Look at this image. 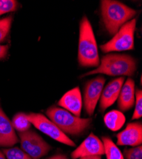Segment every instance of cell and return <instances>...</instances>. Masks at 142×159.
<instances>
[{"instance_id":"21","label":"cell","mask_w":142,"mask_h":159,"mask_svg":"<svg viewBox=\"0 0 142 159\" xmlns=\"http://www.w3.org/2000/svg\"><path fill=\"white\" fill-rule=\"evenodd\" d=\"M122 154L126 159H142L141 145L131 148H125Z\"/></svg>"},{"instance_id":"7","label":"cell","mask_w":142,"mask_h":159,"mask_svg":"<svg viewBox=\"0 0 142 159\" xmlns=\"http://www.w3.org/2000/svg\"><path fill=\"white\" fill-rule=\"evenodd\" d=\"M28 120L36 129L40 130L45 134L48 136L52 139L59 143H63L70 147H75V143L69 138L67 135L62 132L60 129L50 119L40 113H30L25 114Z\"/></svg>"},{"instance_id":"6","label":"cell","mask_w":142,"mask_h":159,"mask_svg":"<svg viewBox=\"0 0 142 159\" xmlns=\"http://www.w3.org/2000/svg\"><path fill=\"white\" fill-rule=\"evenodd\" d=\"M21 149L32 159H40L51 150V146L33 130L19 132Z\"/></svg>"},{"instance_id":"8","label":"cell","mask_w":142,"mask_h":159,"mask_svg":"<svg viewBox=\"0 0 142 159\" xmlns=\"http://www.w3.org/2000/svg\"><path fill=\"white\" fill-rule=\"evenodd\" d=\"M105 84V78L103 76H98L86 84L84 95V104L85 110L89 116L93 115Z\"/></svg>"},{"instance_id":"25","label":"cell","mask_w":142,"mask_h":159,"mask_svg":"<svg viewBox=\"0 0 142 159\" xmlns=\"http://www.w3.org/2000/svg\"><path fill=\"white\" fill-rule=\"evenodd\" d=\"M79 159H101V155H94V156H88L80 158Z\"/></svg>"},{"instance_id":"3","label":"cell","mask_w":142,"mask_h":159,"mask_svg":"<svg viewBox=\"0 0 142 159\" xmlns=\"http://www.w3.org/2000/svg\"><path fill=\"white\" fill-rule=\"evenodd\" d=\"M136 70V62L130 56L109 54L101 58L95 70L82 75L81 77L101 73L109 76H132Z\"/></svg>"},{"instance_id":"1","label":"cell","mask_w":142,"mask_h":159,"mask_svg":"<svg viewBox=\"0 0 142 159\" xmlns=\"http://www.w3.org/2000/svg\"><path fill=\"white\" fill-rule=\"evenodd\" d=\"M101 10L103 23L110 35H115L124 24L136 14L135 10L112 0L101 1Z\"/></svg>"},{"instance_id":"2","label":"cell","mask_w":142,"mask_h":159,"mask_svg":"<svg viewBox=\"0 0 142 159\" xmlns=\"http://www.w3.org/2000/svg\"><path fill=\"white\" fill-rule=\"evenodd\" d=\"M78 61L84 67H98L100 63L93 30L86 17L82 18L80 24Z\"/></svg>"},{"instance_id":"10","label":"cell","mask_w":142,"mask_h":159,"mask_svg":"<svg viewBox=\"0 0 142 159\" xmlns=\"http://www.w3.org/2000/svg\"><path fill=\"white\" fill-rule=\"evenodd\" d=\"M117 144L135 147L142 143V124L136 122L128 124L126 127L117 134Z\"/></svg>"},{"instance_id":"17","label":"cell","mask_w":142,"mask_h":159,"mask_svg":"<svg viewBox=\"0 0 142 159\" xmlns=\"http://www.w3.org/2000/svg\"><path fill=\"white\" fill-rule=\"evenodd\" d=\"M12 125L19 132H25L30 129L31 124L25 116V113L21 112L16 114L12 118Z\"/></svg>"},{"instance_id":"4","label":"cell","mask_w":142,"mask_h":159,"mask_svg":"<svg viewBox=\"0 0 142 159\" xmlns=\"http://www.w3.org/2000/svg\"><path fill=\"white\" fill-rule=\"evenodd\" d=\"M46 115L66 135L79 136L89 129L92 123L91 118H82L57 107L48 108Z\"/></svg>"},{"instance_id":"15","label":"cell","mask_w":142,"mask_h":159,"mask_svg":"<svg viewBox=\"0 0 142 159\" xmlns=\"http://www.w3.org/2000/svg\"><path fill=\"white\" fill-rule=\"evenodd\" d=\"M126 122L124 115L120 111L112 110L104 116V122L106 126L112 131L121 129Z\"/></svg>"},{"instance_id":"13","label":"cell","mask_w":142,"mask_h":159,"mask_svg":"<svg viewBox=\"0 0 142 159\" xmlns=\"http://www.w3.org/2000/svg\"><path fill=\"white\" fill-rule=\"evenodd\" d=\"M58 105L73 115L80 117L82 99L79 87H75L64 94L58 102Z\"/></svg>"},{"instance_id":"24","label":"cell","mask_w":142,"mask_h":159,"mask_svg":"<svg viewBox=\"0 0 142 159\" xmlns=\"http://www.w3.org/2000/svg\"><path fill=\"white\" fill-rule=\"evenodd\" d=\"M47 159H69L65 155L63 154H56L52 156Z\"/></svg>"},{"instance_id":"9","label":"cell","mask_w":142,"mask_h":159,"mask_svg":"<svg viewBox=\"0 0 142 159\" xmlns=\"http://www.w3.org/2000/svg\"><path fill=\"white\" fill-rule=\"evenodd\" d=\"M103 155H105V150L102 141L91 133L71 153V157L72 159H79L84 157Z\"/></svg>"},{"instance_id":"26","label":"cell","mask_w":142,"mask_h":159,"mask_svg":"<svg viewBox=\"0 0 142 159\" xmlns=\"http://www.w3.org/2000/svg\"><path fill=\"white\" fill-rule=\"evenodd\" d=\"M0 159H7L5 154L2 151H0Z\"/></svg>"},{"instance_id":"20","label":"cell","mask_w":142,"mask_h":159,"mask_svg":"<svg viewBox=\"0 0 142 159\" xmlns=\"http://www.w3.org/2000/svg\"><path fill=\"white\" fill-rule=\"evenodd\" d=\"M12 22V17L8 16L0 20V43L2 42L8 35Z\"/></svg>"},{"instance_id":"18","label":"cell","mask_w":142,"mask_h":159,"mask_svg":"<svg viewBox=\"0 0 142 159\" xmlns=\"http://www.w3.org/2000/svg\"><path fill=\"white\" fill-rule=\"evenodd\" d=\"M2 152L7 159H32L29 155L18 147L5 148Z\"/></svg>"},{"instance_id":"19","label":"cell","mask_w":142,"mask_h":159,"mask_svg":"<svg viewBox=\"0 0 142 159\" xmlns=\"http://www.w3.org/2000/svg\"><path fill=\"white\" fill-rule=\"evenodd\" d=\"M135 108L132 116L133 120H136L142 116V91L141 89H137L135 92Z\"/></svg>"},{"instance_id":"16","label":"cell","mask_w":142,"mask_h":159,"mask_svg":"<svg viewBox=\"0 0 142 159\" xmlns=\"http://www.w3.org/2000/svg\"><path fill=\"white\" fill-rule=\"evenodd\" d=\"M102 142L104 146L105 155L107 159H124L121 151L109 137H102Z\"/></svg>"},{"instance_id":"14","label":"cell","mask_w":142,"mask_h":159,"mask_svg":"<svg viewBox=\"0 0 142 159\" xmlns=\"http://www.w3.org/2000/svg\"><path fill=\"white\" fill-rule=\"evenodd\" d=\"M135 82L128 78L124 83L118 97L117 105L122 111H126L132 108L135 102Z\"/></svg>"},{"instance_id":"5","label":"cell","mask_w":142,"mask_h":159,"mask_svg":"<svg viewBox=\"0 0 142 159\" xmlns=\"http://www.w3.org/2000/svg\"><path fill=\"white\" fill-rule=\"evenodd\" d=\"M136 24L135 19L124 24L109 42L100 46L101 50L105 53L133 50Z\"/></svg>"},{"instance_id":"11","label":"cell","mask_w":142,"mask_h":159,"mask_svg":"<svg viewBox=\"0 0 142 159\" xmlns=\"http://www.w3.org/2000/svg\"><path fill=\"white\" fill-rule=\"evenodd\" d=\"M124 80V77H119L113 80L103 88L99 99V107L102 112L111 107L118 99Z\"/></svg>"},{"instance_id":"12","label":"cell","mask_w":142,"mask_h":159,"mask_svg":"<svg viewBox=\"0 0 142 159\" xmlns=\"http://www.w3.org/2000/svg\"><path fill=\"white\" fill-rule=\"evenodd\" d=\"M19 142L11 121L0 106V147L10 148Z\"/></svg>"},{"instance_id":"22","label":"cell","mask_w":142,"mask_h":159,"mask_svg":"<svg viewBox=\"0 0 142 159\" xmlns=\"http://www.w3.org/2000/svg\"><path fill=\"white\" fill-rule=\"evenodd\" d=\"M17 2L14 0H0V16L17 9Z\"/></svg>"},{"instance_id":"23","label":"cell","mask_w":142,"mask_h":159,"mask_svg":"<svg viewBox=\"0 0 142 159\" xmlns=\"http://www.w3.org/2000/svg\"><path fill=\"white\" fill-rule=\"evenodd\" d=\"M8 45H0V59L5 58L8 53Z\"/></svg>"}]
</instances>
